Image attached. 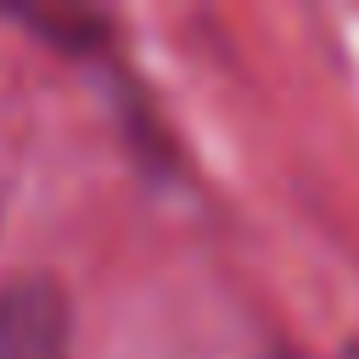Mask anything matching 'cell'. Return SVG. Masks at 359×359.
I'll list each match as a JSON object with an SVG mask.
<instances>
[{
    "label": "cell",
    "mask_w": 359,
    "mask_h": 359,
    "mask_svg": "<svg viewBox=\"0 0 359 359\" xmlns=\"http://www.w3.org/2000/svg\"><path fill=\"white\" fill-rule=\"evenodd\" d=\"M0 359H73V303L50 275L0 286Z\"/></svg>",
    "instance_id": "6da1fadb"
}]
</instances>
